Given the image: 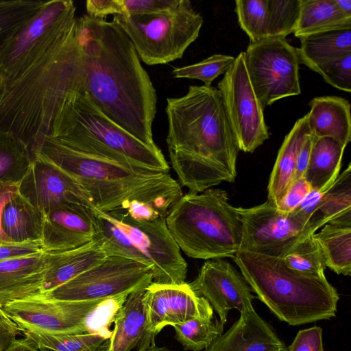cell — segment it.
Returning <instances> with one entry per match:
<instances>
[{"instance_id": "obj_1", "label": "cell", "mask_w": 351, "mask_h": 351, "mask_svg": "<svg viewBox=\"0 0 351 351\" xmlns=\"http://www.w3.org/2000/svg\"><path fill=\"white\" fill-rule=\"evenodd\" d=\"M75 5L45 1L0 50V131L23 142L31 154L51 135L64 102L83 91Z\"/></svg>"}, {"instance_id": "obj_2", "label": "cell", "mask_w": 351, "mask_h": 351, "mask_svg": "<svg viewBox=\"0 0 351 351\" xmlns=\"http://www.w3.org/2000/svg\"><path fill=\"white\" fill-rule=\"evenodd\" d=\"M83 91L108 119L144 144L157 147L152 126L157 95L132 43L114 21L77 19Z\"/></svg>"}, {"instance_id": "obj_3", "label": "cell", "mask_w": 351, "mask_h": 351, "mask_svg": "<svg viewBox=\"0 0 351 351\" xmlns=\"http://www.w3.org/2000/svg\"><path fill=\"white\" fill-rule=\"evenodd\" d=\"M167 144L179 184L201 193L237 176L239 147L220 91L190 86L179 97L167 99Z\"/></svg>"}, {"instance_id": "obj_4", "label": "cell", "mask_w": 351, "mask_h": 351, "mask_svg": "<svg viewBox=\"0 0 351 351\" xmlns=\"http://www.w3.org/2000/svg\"><path fill=\"white\" fill-rule=\"evenodd\" d=\"M74 178L101 212L124 209L133 201L154 203L170 209L183 195L169 173L136 169L71 149L51 137L32 153Z\"/></svg>"}, {"instance_id": "obj_5", "label": "cell", "mask_w": 351, "mask_h": 351, "mask_svg": "<svg viewBox=\"0 0 351 351\" xmlns=\"http://www.w3.org/2000/svg\"><path fill=\"white\" fill-rule=\"evenodd\" d=\"M258 298L292 326L335 316L339 295L325 278L306 276L280 258L239 250L233 257Z\"/></svg>"}, {"instance_id": "obj_6", "label": "cell", "mask_w": 351, "mask_h": 351, "mask_svg": "<svg viewBox=\"0 0 351 351\" xmlns=\"http://www.w3.org/2000/svg\"><path fill=\"white\" fill-rule=\"evenodd\" d=\"M50 137L78 152L126 167L169 171L158 146L149 147L119 127L84 91L72 94L64 102Z\"/></svg>"}, {"instance_id": "obj_7", "label": "cell", "mask_w": 351, "mask_h": 351, "mask_svg": "<svg viewBox=\"0 0 351 351\" xmlns=\"http://www.w3.org/2000/svg\"><path fill=\"white\" fill-rule=\"evenodd\" d=\"M92 213L93 240L107 256L125 258L149 267L154 283L186 282L187 263L167 228L166 217L137 220L122 209Z\"/></svg>"}, {"instance_id": "obj_8", "label": "cell", "mask_w": 351, "mask_h": 351, "mask_svg": "<svg viewBox=\"0 0 351 351\" xmlns=\"http://www.w3.org/2000/svg\"><path fill=\"white\" fill-rule=\"evenodd\" d=\"M166 223L180 250L189 257L233 258L240 250L242 222L222 189L182 195L169 209Z\"/></svg>"}, {"instance_id": "obj_9", "label": "cell", "mask_w": 351, "mask_h": 351, "mask_svg": "<svg viewBox=\"0 0 351 351\" xmlns=\"http://www.w3.org/2000/svg\"><path fill=\"white\" fill-rule=\"evenodd\" d=\"M128 36L147 65L163 64L182 57L198 37L203 17L189 0L158 12L115 15L113 20Z\"/></svg>"}, {"instance_id": "obj_10", "label": "cell", "mask_w": 351, "mask_h": 351, "mask_svg": "<svg viewBox=\"0 0 351 351\" xmlns=\"http://www.w3.org/2000/svg\"><path fill=\"white\" fill-rule=\"evenodd\" d=\"M152 282L150 269L125 258L109 256L40 297L64 301L124 299Z\"/></svg>"}, {"instance_id": "obj_11", "label": "cell", "mask_w": 351, "mask_h": 351, "mask_svg": "<svg viewBox=\"0 0 351 351\" xmlns=\"http://www.w3.org/2000/svg\"><path fill=\"white\" fill-rule=\"evenodd\" d=\"M243 53L249 80L263 108L300 94L298 48L285 38L250 43Z\"/></svg>"}, {"instance_id": "obj_12", "label": "cell", "mask_w": 351, "mask_h": 351, "mask_svg": "<svg viewBox=\"0 0 351 351\" xmlns=\"http://www.w3.org/2000/svg\"><path fill=\"white\" fill-rule=\"evenodd\" d=\"M110 300L79 302L36 297L14 302L1 309L21 332L82 334L94 331L90 326L91 317Z\"/></svg>"}, {"instance_id": "obj_13", "label": "cell", "mask_w": 351, "mask_h": 351, "mask_svg": "<svg viewBox=\"0 0 351 351\" xmlns=\"http://www.w3.org/2000/svg\"><path fill=\"white\" fill-rule=\"evenodd\" d=\"M239 150L253 152L269 138L264 108L257 98L245 69L243 51L217 84Z\"/></svg>"}, {"instance_id": "obj_14", "label": "cell", "mask_w": 351, "mask_h": 351, "mask_svg": "<svg viewBox=\"0 0 351 351\" xmlns=\"http://www.w3.org/2000/svg\"><path fill=\"white\" fill-rule=\"evenodd\" d=\"M237 209L243 225L240 250L282 258L298 242L317 230L293 213H282L268 200Z\"/></svg>"}, {"instance_id": "obj_15", "label": "cell", "mask_w": 351, "mask_h": 351, "mask_svg": "<svg viewBox=\"0 0 351 351\" xmlns=\"http://www.w3.org/2000/svg\"><path fill=\"white\" fill-rule=\"evenodd\" d=\"M193 291L208 301L222 324L228 312L253 309L252 289L241 274L221 258L206 261L197 278L189 283Z\"/></svg>"}, {"instance_id": "obj_16", "label": "cell", "mask_w": 351, "mask_h": 351, "mask_svg": "<svg viewBox=\"0 0 351 351\" xmlns=\"http://www.w3.org/2000/svg\"><path fill=\"white\" fill-rule=\"evenodd\" d=\"M148 328L155 336L167 326L195 318H213V308L197 295L189 283L164 285L152 282L145 289Z\"/></svg>"}, {"instance_id": "obj_17", "label": "cell", "mask_w": 351, "mask_h": 351, "mask_svg": "<svg viewBox=\"0 0 351 351\" xmlns=\"http://www.w3.org/2000/svg\"><path fill=\"white\" fill-rule=\"evenodd\" d=\"M19 193L45 215L66 202L96 210L90 197L71 176L53 164L36 157L19 185Z\"/></svg>"}, {"instance_id": "obj_18", "label": "cell", "mask_w": 351, "mask_h": 351, "mask_svg": "<svg viewBox=\"0 0 351 351\" xmlns=\"http://www.w3.org/2000/svg\"><path fill=\"white\" fill-rule=\"evenodd\" d=\"M95 232L92 210L66 202L45 215L41 241L46 252L71 250L93 241Z\"/></svg>"}, {"instance_id": "obj_19", "label": "cell", "mask_w": 351, "mask_h": 351, "mask_svg": "<svg viewBox=\"0 0 351 351\" xmlns=\"http://www.w3.org/2000/svg\"><path fill=\"white\" fill-rule=\"evenodd\" d=\"M49 252L0 262V308L43 295Z\"/></svg>"}, {"instance_id": "obj_20", "label": "cell", "mask_w": 351, "mask_h": 351, "mask_svg": "<svg viewBox=\"0 0 351 351\" xmlns=\"http://www.w3.org/2000/svg\"><path fill=\"white\" fill-rule=\"evenodd\" d=\"M145 289L131 293L112 316L114 328L106 351H145L155 344L148 328Z\"/></svg>"}, {"instance_id": "obj_21", "label": "cell", "mask_w": 351, "mask_h": 351, "mask_svg": "<svg viewBox=\"0 0 351 351\" xmlns=\"http://www.w3.org/2000/svg\"><path fill=\"white\" fill-rule=\"evenodd\" d=\"M204 350L288 351V349L253 308L240 313L239 319Z\"/></svg>"}, {"instance_id": "obj_22", "label": "cell", "mask_w": 351, "mask_h": 351, "mask_svg": "<svg viewBox=\"0 0 351 351\" xmlns=\"http://www.w3.org/2000/svg\"><path fill=\"white\" fill-rule=\"evenodd\" d=\"M308 125L313 136L329 137L346 147L351 140L349 101L337 96H322L308 103Z\"/></svg>"}, {"instance_id": "obj_23", "label": "cell", "mask_w": 351, "mask_h": 351, "mask_svg": "<svg viewBox=\"0 0 351 351\" xmlns=\"http://www.w3.org/2000/svg\"><path fill=\"white\" fill-rule=\"evenodd\" d=\"M311 134L307 115L299 119L285 136L279 149L268 184V201L278 207L294 182L298 153Z\"/></svg>"}, {"instance_id": "obj_24", "label": "cell", "mask_w": 351, "mask_h": 351, "mask_svg": "<svg viewBox=\"0 0 351 351\" xmlns=\"http://www.w3.org/2000/svg\"><path fill=\"white\" fill-rule=\"evenodd\" d=\"M106 257L99 243L95 240L73 250L49 252L43 295L101 263Z\"/></svg>"}, {"instance_id": "obj_25", "label": "cell", "mask_w": 351, "mask_h": 351, "mask_svg": "<svg viewBox=\"0 0 351 351\" xmlns=\"http://www.w3.org/2000/svg\"><path fill=\"white\" fill-rule=\"evenodd\" d=\"M45 215L18 193L5 204L1 221L8 243L41 241Z\"/></svg>"}, {"instance_id": "obj_26", "label": "cell", "mask_w": 351, "mask_h": 351, "mask_svg": "<svg viewBox=\"0 0 351 351\" xmlns=\"http://www.w3.org/2000/svg\"><path fill=\"white\" fill-rule=\"evenodd\" d=\"M345 148L331 138L314 136L304 176L313 190L324 192L332 185L339 176Z\"/></svg>"}, {"instance_id": "obj_27", "label": "cell", "mask_w": 351, "mask_h": 351, "mask_svg": "<svg viewBox=\"0 0 351 351\" xmlns=\"http://www.w3.org/2000/svg\"><path fill=\"white\" fill-rule=\"evenodd\" d=\"M346 29H351V16L340 10L334 0H301L295 37Z\"/></svg>"}, {"instance_id": "obj_28", "label": "cell", "mask_w": 351, "mask_h": 351, "mask_svg": "<svg viewBox=\"0 0 351 351\" xmlns=\"http://www.w3.org/2000/svg\"><path fill=\"white\" fill-rule=\"evenodd\" d=\"M300 64L311 69L335 58L351 54V29L308 35L299 38Z\"/></svg>"}, {"instance_id": "obj_29", "label": "cell", "mask_w": 351, "mask_h": 351, "mask_svg": "<svg viewBox=\"0 0 351 351\" xmlns=\"http://www.w3.org/2000/svg\"><path fill=\"white\" fill-rule=\"evenodd\" d=\"M311 221L317 229L326 223L351 226L350 164L323 193Z\"/></svg>"}, {"instance_id": "obj_30", "label": "cell", "mask_w": 351, "mask_h": 351, "mask_svg": "<svg viewBox=\"0 0 351 351\" xmlns=\"http://www.w3.org/2000/svg\"><path fill=\"white\" fill-rule=\"evenodd\" d=\"M326 266L338 274H351V226L326 223L314 233Z\"/></svg>"}, {"instance_id": "obj_31", "label": "cell", "mask_w": 351, "mask_h": 351, "mask_svg": "<svg viewBox=\"0 0 351 351\" xmlns=\"http://www.w3.org/2000/svg\"><path fill=\"white\" fill-rule=\"evenodd\" d=\"M22 333L38 351H106L112 332L93 331L70 335H49L34 331Z\"/></svg>"}, {"instance_id": "obj_32", "label": "cell", "mask_w": 351, "mask_h": 351, "mask_svg": "<svg viewBox=\"0 0 351 351\" xmlns=\"http://www.w3.org/2000/svg\"><path fill=\"white\" fill-rule=\"evenodd\" d=\"M33 158L27 146L12 134L0 131V181L19 185Z\"/></svg>"}, {"instance_id": "obj_33", "label": "cell", "mask_w": 351, "mask_h": 351, "mask_svg": "<svg viewBox=\"0 0 351 351\" xmlns=\"http://www.w3.org/2000/svg\"><path fill=\"white\" fill-rule=\"evenodd\" d=\"M45 3L0 0V50L40 11Z\"/></svg>"}, {"instance_id": "obj_34", "label": "cell", "mask_w": 351, "mask_h": 351, "mask_svg": "<svg viewBox=\"0 0 351 351\" xmlns=\"http://www.w3.org/2000/svg\"><path fill=\"white\" fill-rule=\"evenodd\" d=\"M282 259L289 268L299 273L315 278H325L326 266L314 233L298 242Z\"/></svg>"}, {"instance_id": "obj_35", "label": "cell", "mask_w": 351, "mask_h": 351, "mask_svg": "<svg viewBox=\"0 0 351 351\" xmlns=\"http://www.w3.org/2000/svg\"><path fill=\"white\" fill-rule=\"evenodd\" d=\"M173 328L176 339L186 350L199 351L222 335L223 324L213 317L193 319Z\"/></svg>"}, {"instance_id": "obj_36", "label": "cell", "mask_w": 351, "mask_h": 351, "mask_svg": "<svg viewBox=\"0 0 351 351\" xmlns=\"http://www.w3.org/2000/svg\"><path fill=\"white\" fill-rule=\"evenodd\" d=\"M235 12L240 27L250 43L268 38L267 0H237Z\"/></svg>"}, {"instance_id": "obj_37", "label": "cell", "mask_w": 351, "mask_h": 351, "mask_svg": "<svg viewBox=\"0 0 351 351\" xmlns=\"http://www.w3.org/2000/svg\"><path fill=\"white\" fill-rule=\"evenodd\" d=\"M300 3L301 0H267L268 38H285L294 32Z\"/></svg>"}, {"instance_id": "obj_38", "label": "cell", "mask_w": 351, "mask_h": 351, "mask_svg": "<svg viewBox=\"0 0 351 351\" xmlns=\"http://www.w3.org/2000/svg\"><path fill=\"white\" fill-rule=\"evenodd\" d=\"M234 59L231 56L214 54L197 63L175 68L172 75L175 78L199 80L210 86L214 80L228 70Z\"/></svg>"}, {"instance_id": "obj_39", "label": "cell", "mask_w": 351, "mask_h": 351, "mask_svg": "<svg viewBox=\"0 0 351 351\" xmlns=\"http://www.w3.org/2000/svg\"><path fill=\"white\" fill-rule=\"evenodd\" d=\"M324 80L337 89L351 91V54L320 64L313 69Z\"/></svg>"}, {"instance_id": "obj_40", "label": "cell", "mask_w": 351, "mask_h": 351, "mask_svg": "<svg viewBox=\"0 0 351 351\" xmlns=\"http://www.w3.org/2000/svg\"><path fill=\"white\" fill-rule=\"evenodd\" d=\"M311 190V185L304 178L295 180L277 208L282 213L289 214L301 204Z\"/></svg>"}, {"instance_id": "obj_41", "label": "cell", "mask_w": 351, "mask_h": 351, "mask_svg": "<svg viewBox=\"0 0 351 351\" xmlns=\"http://www.w3.org/2000/svg\"><path fill=\"white\" fill-rule=\"evenodd\" d=\"M289 349V351H324L322 328L315 326L300 330Z\"/></svg>"}, {"instance_id": "obj_42", "label": "cell", "mask_w": 351, "mask_h": 351, "mask_svg": "<svg viewBox=\"0 0 351 351\" xmlns=\"http://www.w3.org/2000/svg\"><path fill=\"white\" fill-rule=\"evenodd\" d=\"M180 0H123L125 14L163 11L178 5Z\"/></svg>"}, {"instance_id": "obj_43", "label": "cell", "mask_w": 351, "mask_h": 351, "mask_svg": "<svg viewBox=\"0 0 351 351\" xmlns=\"http://www.w3.org/2000/svg\"><path fill=\"white\" fill-rule=\"evenodd\" d=\"M45 252L42 241L0 245V262Z\"/></svg>"}, {"instance_id": "obj_44", "label": "cell", "mask_w": 351, "mask_h": 351, "mask_svg": "<svg viewBox=\"0 0 351 351\" xmlns=\"http://www.w3.org/2000/svg\"><path fill=\"white\" fill-rule=\"evenodd\" d=\"M86 9L87 15L97 19L109 14H125L123 0H88Z\"/></svg>"}, {"instance_id": "obj_45", "label": "cell", "mask_w": 351, "mask_h": 351, "mask_svg": "<svg viewBox=\"0 0 351 351\" xmlns=\"http://www.w3.org/2000/svg\"><path fill=\"white\" fill-rule=\"evenodd\" d=\"M323 193L312 189L301 204L291 213L305 223L312 224L311 218L317 210ZM312 226L314 227L313 224Z\"/></svg>"}, {"instance_id": "obj_46", "label": "cell", "mask_w": 351, "mask_h": 351, "mask_svg": "<svg viewBox=\"0 0 351 351\" xmlns=\"http://www.w3.org/2000/svg\"><path fill=\"white\" fill-rule=\"evenodd\" d=\"M21 333L17 326L0 308V351H6Z\"/></svg>"}, {"instance_id": "obj_47", "label": "cell", "mask_w": 351, "mask_h": 351, "mask_svg": "<svg viewBox=\"0 0 351 351\" xmlns=\"http://www.w3.org/2000/svg\"><path fill=\"white\" fill-rule=\"evenodd\" d=\"M314 136L311 134L303 143L297 158L295 180L304 178L308 165Z\"/></svg>"}, {"instance_id": "obj_48", "label": "cell", "mask_w": 351, "mask_h": 351, "mask_svg": "<svg viewBox=\"0 0 351 351\" xmlns=\"http://www.w3.org/2000/svg\"><path fill=\"white\" fill-rule=\"evenodd\" d=\"M19 193V185L5 183L0 181V245L8 243L2 232L1 227V216L5 204Z\"/></svg>"}, {"instance_id": "obj_49", "label": "cell", "mask_w": 351, "mask_h": 351, "mask_svg": "<svg viewBox=\"0 0 351 351\" xmlns=\"http://www.w3.org/2000/svg\"><path fill=\"white\" fill-rule=\"evenodd\" d=\"M6 351H38L34 345L27 338L16 339Z\"/></svg>"}, {"instance_id": "obj_50", "label": "cell", "mask_w": 351, "mask_h": 351, "mask_svg": "<svg viewBox=\"0 0 351 351\" xmlns=\"http://www.w3.org/2000/svg\"><path fill=\"white\" fill-rule=\"evenodd\" d=\"M337 7L343 13L351 16V0H334Z\"/></svg>"}, {"instance_id": "obj_51", "label": "cell", "mask_w": 351, "mask_h": 351, "mask_svg": "<svg viewBox=\"0 0 351 351\" xmlns=\"http://www.w3.org/2000/svg\"><path fill=\"white\" fill-rule=\"evenodd\" d=\"M145 351H171L166 347H158L156 344L149 346Z\"/></svg>"}]
</instances>
